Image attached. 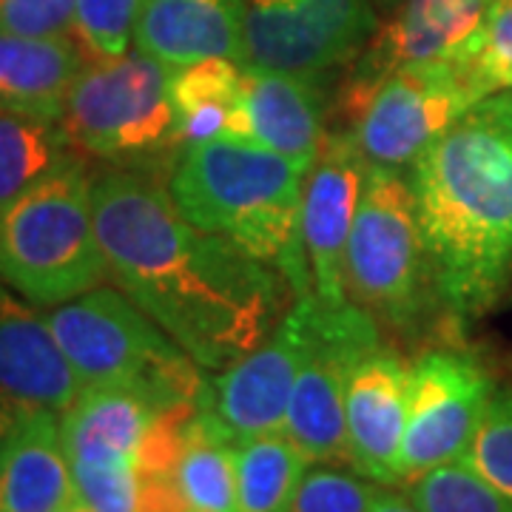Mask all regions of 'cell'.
<instances>
[{
	"instance_id": "obj_24",
	"label": "cell",
	"mask_w": 512,
	"mask_h": 512,
	"mask_svg": "<svg viewBox=\"0 0 512 512\" xmlns=\"http://www.w3.org/2000/svg\"><path fill=\"white\" fill-rule=\"evenodd\" d=\"M74 154L60 120L0 111V208Z\"/></svg>"
},
{
	"instance_id": "obj_17",
	"label": "cell",
	"mask_w": 512,
	"mask_h": 512,
	"mask_svg": "<svg viewBox=\"0 0 512 512\" xmlns=\"http://www.w3.org/2000/svg\"><path fill=\"white\" fill-rule=\"evenodd\" d=\"M328 103L325 77L245 66V137L305 171H311L328 140Z\"/></svg>"
},
{
	"instance_id": "obj_22",
	"label": "cell",
	"mask_w": 512,
	"mask_h": 512,
	"mask_svg": "<svg viewBox=\"0 0 512 512\" xmlns=\"http://www.w3.org/2000/svg\"><path fill=\"white\" fill-rule=\"evenodd\" d=\"M242 83L245 66L234 57H205L171 72V106L183 146L222 134L245 137Z\"/></svg>"
},
{
	"instance_id": "obj_12",
	"label": "cell",
	"mask_w": 512,
	"mask_h": 512,
	"mask_svg": "<svg viewBox=\"0 0 512 512\" xmlns=\"http://www.w3.org/2000/svg\"><path fill=\"white\" fill-rule=\"evenodd\" d=\"M476 103L481 97L464 66H407L373 92L348 131H353L367 163L404 171Z\"/></svg>"
},
{
	"instance_id": "obj_28",
	"label": "cell",
	"mask_w": 512,
	"mask_h": 512,
	"mask_svg": "<svg viewBox=\"0 0 512 512\" xmlns=\"http://www.w3.org/2000/svg\"><path fill=\"white\" fill-rule=\"evenodd\" d=\"M382 484L353 467L313 464L296 487L288 512H370Z\"/></svg>"
},
{
	"instance_id": "obj_10",
	"label": "cell",
	"mask_w": 512,
	"mask_h": 512,
	"mask_svg": "<svg viewBox=\"0 0 512 512\" xmlns=\"http://www.w3.org/2000/svg\"><path fill=\"white\" fill-rule=\"evenodd\" d=\"M490 0H402L387 23L376 26L362 55L333 97L336 117L353 128L384 80L407 66H439L470 57Z\"/></svg>"
},
{
	"instance_id": "obj_20",
	"label": "cell",
	"mask_w": 512,
	"mask_h": 512,
	"mask_svg": "<svg viewBox=\"0 0 512 512\" xmlns=\"http://www.w3.org/2000/svg\"><path fill=\"white\" fill-rule=\"evenodd\" d=\"M245 0H143L134 46L171 69L205 57L242 63Z\"/></svg>"
},
{
	"instance_id": "obj_1",
	"label": "cell",
	"mask_w": 512,
	"mask_h": 512,
	"mask_svg": "<svg viewBox=\"0 0 512 512\" xmlns=\"http://www.w3.org/2000/svg\"><path fill=\"white\" fill-rule=\"evenodd\" d=\"M165 180L111 165L94 171L97 237L117 288L217 373L274 333L293 291L276 268L185 220Z\"/></svg>"
},
{
	"instance_id": "obj_14",
	"label": "cell",
	"mask_w": 512,
	"mask_h": 512,
	"mask_svg": "<svg viewBox=\"0 0 512 512\" xmlns=\"http://www.w3.org/2000/svg\"><path fill=\"white\" fill-rule=\"evenodd\" d=\"M370 163L353 131L333 128L305 177L302 191V239L311 265L313 296L325 308H342L345 254L359 214Z\"/></svg>"
},
{
	"instance_id": "obj_9",
	"label": "cell",
	"mask_w": 512,
	"mask_h": 512,
	"mask_svg": "<svg viewBox=\"0 0 512 512\" xmlns=\"http://www.w3.org/2000/svg\"><path fill=\"white\" fill-rule=\"evenodd\" d=\"M373 32L370 0H245L242 66L328 77L362 55Z\"/></svg>"
},
{
	"instance_id": "obj_6",
	"label": "cell",
	"mask_w": 512,
	"mask_h": 512,
	"mask_svg": "<svg viewBox=\"0 0 512 512\" xmlns=\"http://www.w3.org/2000/svg\"><path fill=\"white\" fill-rule=\"evenodd\" d=\"M171 66L146 52L86 60L60 126L83 160L168 177L183 140L171 106Z\"/></svg>"
},
{
	"instance_id": "obj_26",
	"label": "cell",
	"mask_w": 512,
	"mask_h": 512,
	"mask_svg": "<svg viewBox=\"0 0 512 512\" xmlns=\"http://www.w3.org/2000/svg\"><path fill=\"white\" fill-rule=\"evenodd\" d=\"M421 512H512V501L464 461L441 464L407 484Z\"/></svg>"
},
{
	"instance_id": "obj_31",
	"label": "cell",
	"mask_w": 512,
	"mask_h": 512,
	"mask_svg": "<svg viewBox=\"0 0 512 512\" xmlns=\"http://www.w3.org/2000/svg\"><path fill=\"white\" fill-rule=\"evenodd\" d=\"M74 29V0H0V32L63 37Z\"/></svg>"
},
{
	"instance_id": "obj_13",
	"label": "cell",
	"mask_w": 512,
	"mask_h": 512,
	"mask_svg": "<svg viewBox=\"0 0 512 512\" xmlns=\"http://www.w3.org/2000/svg\"><path fill=\"white\" fill-rule=\"evenodd\" d=\"M305 350V299H293L274 333L214 376H202L194 399L197 419L237 447L285 430L293 382Z\"/></svg>"
},
{
	"instance_id": "obj_25",
	"label": "cell",
	"mask_w": 512,
	"mask_h": 512,
	"mask_svg": "<svg viewBox=\"0 0 512 512\" xmlns=\"http://www.w3.org/2000/svg\"><path fill=\"white\" fill-rule=\"evenodd\" d=\"M183 512H237V456L228 441L191 416L185 447L174 467Z\"/></svg>"
},
{
	"instance_id": "obj_30",
	"label": "cell",
	"mask_w": 512,
	"mask_h": 512,
	"mask_svg": "<svg viewBox=\"0 0 512 512\" xmlns=\"http://www.w3.org/2000/svg\"><path fill=\"white\" fill-rule=\"evenodd\" d=\"M461 461L512 501V387L495 390Z\"/></svg>"
},
{
	"instance_id": "obj_11",
	"label": "cell",
	"mask_w": 512,
	"mask_h": 512,
	"mask_svg": "<svg viewBox=\"0 0 512 512\" xmlns=\"http://www.w3.org/2000/svg\"><path fill=\"white\" fill-rule=\"evenodd\" d=\"M493 393L490 373L464 350L436 348L410 362L402 484L467 456Z\"/></svg>"
},
{
	"instance_id": "obj_16",
	"label": "cell",
	"mask_w": 512,
	"mask_h": 512,
	"mask_svg": "<svg viewBox=\"0 0 512 512\" xmlns=\"http://www.w3.org/2000/svg\"><path fill=\"white\" fill-rule=\"evenodd\" d=\"M410 362L382 342L350 370L345 393L350 467L382 487H399Z\"/></svg>"
},
{
	"instance_id": "obj_7",
	"label": "cell",
	"mask_w": 512,
	"mask_h": 512,
	"mask_svg": "<svg viewBox=\"0 0 512 512\" xmlns=\"http://www.w3.org/2000/svg\"><path fill=\"white\" fill-rule=\"evenodd\" d=\"M46 322L83 387L126 384L168 407L200 393L202 367L120 288L100 285L55 305Z\"/></svg>"
},
{
	"instance_id": "obj_4",
	"label": "cell",
	"mask_w": 512,
	"mask_h": 512,
	"mask_svg": "<svg viewBox=\"0 0 512 512\" xmlns=\"http://www.w3.org/2000/svg\"><path fill=\"white\" fill-rule=\"evenodd\" d=\"M86 163L74 154L0 208V282L35 308L72 302L111 276Z\"/></svg>"
},
{
	"instance_id": "obj_18",
	"label": "cell",
	"mask_w": 512,
	"mask_h": 512,
	"mask_svg": "<svg viewBox=\"0 0 512 512\" xmlns=\"http://www.w3.org/2000/svg\"><path fill=\"white\" fill-rule=\"evenodd\" d=\"M168 404L126 384H97L60 416L69 464H137L148 433Z\"/></svg>"
},
{
	"instance_id": "obj_15",
	"label": "cell",
	"mask_w": 512,
	"mask_h": 512,
	"mask_svg": "<svg viewBox=\"0 0 512 512\" xmlns=\"http://www.w3.org/2000/svg\"><path fill=\"white\" fill-rule=\"evenodd\" d=\"M83 382L32 302L0 282V436L32 413L63 416Z\"/></svg>"
},
{
	"instance_id": "obj_5",
	"label": "cell",
	"mask_w": 512,
	"mask_h": 512,
	"mask_svg": "<svg viewBox=\"0 0 512 512\" xmlns=\"http://www.w3.org/2000/svg\"><path fill=\"white\" fill-rule=\"evenodd\" d=\"M345 293L384 330L419 342L444 313L410 174L370 165L345 254Z\"/></svg>"
},
{
	"instance_id": "obj_2",
	"label": "cell",
	"mask_w": 512,
	"mask_h": 512,
	"mask_svg": "<svg viewBox=\"0 0 512 512\" xmlns=\"http://www.w3.org/2000/svg\"><path fill=\"white\" fill-rule=\"evenodd\" d=\"M419 225L450 328L512 282V92L487 97L410 165Z\"/></svg>"
},
{
	"instance_id": "obj_27",
	"label": "cell",
	"mask_w": 512,
	"mask_h": 512,
	"mask_svg": "<svg viewBox=\"0 0 512 512\" xmlns=\"http://www.w3.org/2000/svg\"><path fill=\"white\" fill-rule=\"evenodd\" d=\"M464 72L481 100L512 92V0H490Z\"/></svg>"
},
{
	"instance_id": "obj_29",
	"label": "cell",
	"mask_w": 512,
	"mask_h": 512,
	"mask_svg": "<svg viewBox=\"0 0 512 512\" xmlns=\"http://www.w3.org/2000/svg\"><path fill=\"white\" fill-rule=\"evenodd\" d=\"M143 0H74V40L89 60L123 57L134 40Z\"/></svg>"
},
{
	"instance_id": "obj_19",
	"label": "cell",
	"mask_w": 512,
	"mask_h": 512,
	"mask_svg": "<svg viewBox=\"0 0 512 512\" xmlns=\"http://www.w3.org/2000/svg\"><path fill=\"white\" fill-rule=\"evenodd\" d=\"M80 504L57 413H32L0 436V512H57Z\"/></svg>"
},
{
	"instance_id": "obj_21",
	"label": "cell",
	"mask_w": 512,
	"mask_h": 512,
	"mask_svg": "<svg viewBox=\"0 0 512 512\" xmlns=\"http://www.w3.org/2000/svg\"><path fill=\"white\" fill-rule=\"evenodd\" d=\"M86 52L69 35L26 37L0 32V111L60 120Z\"/></svg>"
},
{
	"instance_id": "obj_33",
	"label": "cell",
	"mask_w": 512,
	"mask_h": 512,
	"mask_svg": "<svg viewBox=\"0 0 512 512\" xmlns=\"http://www.w3.org/2000/svg\"><path fill=\"white\" fill-rule=\"evenodd\" d=\"M57 512H92V510H86L83 504H74V507H66V510H57Z\"/></svg>"
},
{
	"instance_id": "obj_23",
	"label": "cell",
	"mask_w": 512,
	"mask_h": 512,
	"mask_svg": "<svg viewBox=\"0 0 512 512\" xmlns=\"http://www.w3.org/2000/svg\"><path fill=\"white\" fill-rule=\"evenodd\" d=\"M237 512H288L296 487L311 467L285 433L256 436L234 447Z\"/></svg>"
},
{
	"instance_id": "obj_32",
	"label": "cell",
	"mask_w": 512,
	"mask_h": 512,
	"mask_svg": "<svg viewBox=\"0 0 512 512\" xmlns=\"http://www.w3.org/2000/svg\"><path fill=\"white\" fill-rule=\"evenodd\" d=\"M370 512H421L416 507V501L410 498V493H399L393 487H382L376 501H373V510Z\"/></svg>"
},
{
	"instance_id": "obj_3",
	"label": "cell",
	"mask_w": 512,
	"mask_h": 512,
	"mask_svg": "<svg viewBox=\"0 0 512 512\" xmlns=\"http://www.w3.org/2000/svg\"><path fill=\"white\" fill-rule=\"evenodd\" d=\"M305 177L271 148L222 134L183 146L165 185L185 220L276 268L302 299L313 293L302 239Z\"/></svg>"
},
{
	"instance_id": "obj_8",
	"label": "cell",
	"mask_w": 512,
	"mask_h": 512,
	"mask_svg": "<svg viewBox=\"0 0 512 512\" xmlns=\"http://www.w3.org/2000/svg\"><path fill=\"white\" fill-rule=\"evenodd\" d=\"M305 299V350L285 416V436L311 464H348L345 393L350 370L384 342V330L353 302L325 308Z\"/></svg>"
}]
</instances>
